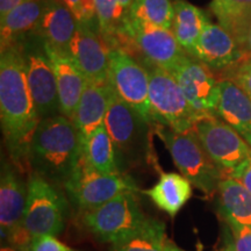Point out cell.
I'll list each match as a JSON object with an SVG mask.
<instances>
[{"label": "cell", "instance_id": "d590c367", "mask_svg": "<svg viewBox=\"0 0 251 251\" xmlns=\"http://www.w3.org/2000/svg\"><path fill=\"white\" fill-rule=\"evenodd\" d=\"M241 64H251V28L249 30V34H248L246 42L242 46V58H241V62L237 65Z\"/></svg>", "mask_w": 251, "mask_h": 251}, {"label": "cell", "instance_id": "74e56055", "mask_svg": "<svg viewBox=\"0 0 251 251\" xmlns=\"http://www.w3.org/2000/svg\"><path fill=\"white\" fill-rule=\"evenodd\" d=\"M133 1L134 0H118L119 6H120L121 11L126 14V17L129 13V9L131 7V5H133Z\"/></svg>", "mask_w": 251, "mask_h": 251}, {"label": "cell", "instance_id": "603a6c76", "mask_svg": "<svg viewBox=\"0 0 251 251\" xmlns=\"http://www.w3.org/2000/svg\"><path fill=\"white\" fill-rule=\"evenodd\" d=\"M209 19L205 12L186 0L174 1V21L171 29L181 48L191 57H193L198 41Z\"/></svg>", "mask_w": 251, "mask_h": 251}, {"label": "cell", "instance_id": "5b68a950", "mask_svg": "<svg viewBox=\"0 0 251 251\" xmlns=\"http://www.w3.org/2000/svg\"><path fill=\"white\" fill-rule=\"evenodd\" d=\"M113 48H120L131 56L142 55L151 67L172 71L188 56L176 39L172 29L126 19Z\"/></svg>", "mask_w": 251, "mask_h": 251}, {"label": "cell", "instance_id": "8fae6325", "mask_svg": "<svg viewBox=\"0 0 251 251\" xmlns=\"http://www.w3.org/2000/svg\"><path fill=\"white\" fill-rule=\"evenodd\" d=\"M34 35L19 46L26 61L27 79L34 105L41 120L61 114L57 81L54 68L47 55L45 42Z\"/></svg>", "mask_w": 251, "mask_h": 251}, {"label": "cell", "instance_id": "7a4b0ae2", "mask_svg": "<svg viewBox=\"0 0 251 251\" xmlns=\"http://www.w3.org/2000/svg\"><path fill=\"white\" fill-rule=\"evenodd\" d=\"M83 155V139L71 119L58 114L37 126L28 152L33 172L64 186Z\"/></svg>", "mask_w": 251, "mask_h": 251}, {"label": "cell", "instance_id": "7c38bea8", "mask_svg": "<svg viewBox=\"0 0 251 251\" xmlns=\"http://www.w3.org/2000/svg\"><path fill=\"white\" fill-rule=\"evenodd\" d=\"M194 130L225 177H230L231 172L251 156L250 144L219 117L200 119L194 125Z\"/></svg>", "mask_w": 251, "mask_h": 251}, {"label": "cell", "instance_id": "277c9868", "mask_svg": "<svg viewBox=\"0 0 251 251\" xmlns=\"http://www.w3.org/2000/svg\"><path fill=\"white\" fill-rule=\"evenodd\" d=\"M103 125L114 143L120 162L135 165L151 157L150 127L153 125L126 103L114 90Z\"/></svg>", "mask_w": 251, "mask_h": 251}, {"label": "cell", "instance_id": "d6986e66", "mask_svg": "<svg viewBox=\"0 0 251 251\" xmlns=\"http://www.w3.org/2000/svg\"><path fill=\"white\" fill-rule=\"evenodd\" d=\"M218 117L251 146V98L233 79L220 80Z\"/></svg>", "mask_w": 251, "mask_h": 251}, {"label": "cell", "instance_id": "30bf717a", "mask_svg": "<svg viewBox=\"0 0 251 251\" xmlns=\"http://www.w3.org/2000/svg\"><path fill=\"white\" fill-rule=\"evenodd\" d=\"M108 83L126 103L155 125L150 114L149 70L120 48L109 49Z\"/></svg>", "mask_w": 251, "mask_h": 251}, {"label": "cell", "instance_id": "f1b7e54d", "mask_svg": "<svg viewBox=\"0 0 251 251\" xmlns=\"http://www.w3.org/2000/svg\"><path fill=\"white\" fill-rule=\"evenodd\" d=\"M96 7L98 30L109 49L114 46L126 20L118 0H93Z\"/></svg>", "mask_w": 251, "mask_h": 251}, {"label": "cell", "instance_id": "7402d4cb", "mask_svg": "<svg viewBox=\"0 0 251 251\" xmlns=\"http://www.w3.org/2000/svg\"><path fill=\"white\" fill-rule=\"evenodd\" d=\"M192 183L183 175L169 172L161 174L157 183L143 191L159 209L176 216L192 197Z\"/></svg>", "mask_w": 251, "mask_h": 251}, {"label": "cell", "instance_id": "4dcf8cb0", "mask_svg": "<svg viewBox=\"0 0 251 251\" xmlns=\"http://www.w3.org/2000/svg\"><path fill=\"white\" fill-rule=\"evenodd\" d=\"M233 79L240 85L251 98V64H241L222 75V79Z\"/></svg>", "mask_w": 251, "mask_h": 251}, {"label": "cell", "instance_id": "8992f818", "mask_svg": "<svg viewBox=\"0 0 251 251\" xmlns=\"http://www.w3.org/2000/svg\"><path fill=\"white\" fill-rule=\"evenodd\" d=\"M149 219L141 211L135 192H125L97 208L85 211L83 221L101 242L115 243L140 230Z\"/></svg>", "mask_w": 251, "mask_h": 251}, {"label": "cell", "instance_id": "cb8c5ba5", "mask_svg": "<svg viewBox=\"0 0 251 251\" xmlns=\"http://www.w3.org/2000/svg\"><path fill=\"white\" fill-rule=\"evenodd\" d=\"M220 214L226 224L251 227V193L233 177H226L219 184Z\"/></svg>", "mask_w": 251, "mask_h": 251}, {"label": "cell", "instance_id": "4316f807", "mask_svg": "<svg viewBox=\"0 0 251 251\" xmlns=\"http://www.w3.org/2000/svg\"><path fill=\"white\" fill-rule=\"evenodd\" d=\"M164 226L156 220H148L140 230L113 243V251H165Z\"/></svg>", "mask_w": 251, "mask_h": 251}, {"label": "cell", "instance_id": "ac0fdd59", "mask_svg": "<svg viewBox=\"0 0 251 251\" xmlns=\"http://www.w3.org/2000/svg\"><path fill=\"white\" fill-rule=\"evenodd\" d=\"M48 0H26L0 20L1 51L19 47L35 35Z\"/></svg>", "mask_w": 251, "mask_h": 251}, {"label": "cell", "instance_id": "3957f363", "mask_svg": "<svg viewBox=\"0 0 251 251\" xmlns=\"http://www.w3.org/2000/svg\"><path fill=\"white\" fill-rule=\"evenodd\" d=\"M155 130L164 142L181 175L206 196H213L219 190L220 181L226 177L206 152L194 128L186 131H176L157 125Z\"/></svg>", "mask_w": 251, "mask_h": 251}, {"label": "cell", "instance_id": "ab89813d", "mask_svg": "<svg viewBox=\"0 0 251 251\" xmlns=\"http://www.w3.org/2000/svg\"><path fill=\"white\" fill-rule=\"evenodd\" d=\"M0 251H18L17 249H14V248L13 247H11V246H2L1 247V250H0Z\"/></svg>", "mask_w": 251, "mask_h": 251}, {"label": "cell", "instance_id": "2e32d148", "mask_svg": "<svg viewBox=\"0 0 251 251\" xmlns=\"http://www.w3.org/2000/svg\"><path fill=\"white\" fill-rule=\"evenodd\" d=\"M28 185L8 163H2L0 178V227L1 241L24 226Z\"/></svg>", "mask_w": 251, "mask_h": 251}, {"label": "cell", "instance_id": "9a60e30c", "mask_svg": "<svg viewBox=\"0 0 251 251\" xmlns=\"http://www.w3.org/2000/svg\"><path fill=\"white\" fill-rule=\"evenodd\" d=\"M193 57L208 69L226 72L241 62L242 47L225 27L209 20L198 41Z\"/></svg>", "mask_w": 251, "mask_h": 251}, {"label": "cell", "instance_id": "ba28073f", "mask_svg": "<svg viewBox=\"0 0 251 251\" xmlns=\"http://www.w3.org/2000/svg\"><path fill=\"white\" fill-rule=\"evenodd\" d=\"M72 202L84 212L103 205L125 192H135L137 186L128 176L103 175L93 169L81 155L76 170L64 185Z\"/></svg>", "mask_w": 251, "mask_h": 251}, {"label": "cell", "instance_id": "6da1fadb", "mask_svg": "<svg viewBox=\"0 0 251 251\" xmlns=\"http://www.w3.org/2000/svg\"><path fill=\"white\" fill-rule=\"evenodd\" d=\"M0 118L7 151L18 166L28 165V152L41 119L27 79V68L20 47L0 56Z\"/></svg>", "mask_w": 251, "mask_h": 251}, {"label": "cell", "instance_id": "e575fe53", "mask_svg": "<svg viewBox=\"0 0 251 251\" xmlns=\"http://www.w3.org/2000/svg\"><path fill=\"white\" fill-rule=\"evenodd\" d=\"M25 1L26 0H0V20Z\"/></svg>", "mask_w": 251, "mask_h": 251}, {"label": "cell", "instance_id": "e0dca14e", "mask_svg": "<svg viewBox=\"0 0 251 251\" xmlns=\"http://www.w3.org/2000/svg\"><path fill=\"white\" fill-rule=\"evenodd\" d=\"M45 49L54 68L57 81L59 112L72 120L86 87L87 79L72 61L68 51L52 48L47 43H45Z\"/></svg>", "mask_w": 251, "mask_h": 251}, {"label": "cell", "instance_id": "52a82bcc", "mask_svg": "<svg viewBox=\"0 0 251 251\" xmlns=\"http://www.w3.org/2000/svg\"><path fill=\"white\" fill-rule=\"evenodd\" d=\"M149 75L150 114L153 124L176 131L193 129L197 117L174 75L157 67L150 68Z\"/></svg>", "mask_w": 251, "mask_h": 251}, {"label": "cell", "instance_id": "5bb4252c", "mask_svg": "<svg viewBox=\"0 0 251 251\" xmlns=\"http://www.w3.org/2000/svg\"><path fill=\"white\" fill-rule=\"evenodd\" d=\"M68 52L87 81L108 84L109 48L99 31L78 24Z\"/></svg>", "mask_w": 251, "mask_h": 251}, {"label": "cell", "instance_id": "9c48e42d", "mask_svg": "<svg viewBox=\"0 0 251 251\" xmlns=\"http://www.w3.org/2000/svg\"><path fill=\"white\" fill-rule=\"evenodd\" d=\"M24 226L33 237L57 236L65 222V202L54 184L35 172L28 179Z\"/></svg>", "mask_w": 251, "mask_h": 251}, {"label": "cell", "instance_id": "4fadbf2b", "mask_svg": "<svg viewBox=\"0 0 251 251\" xmlns=\"http://www.w3.org/2000/svg\"><path fill=\"white\" fill-rule=\"evenodd\" d=\"M170 72L183 90L197 121L203 118L218 117L220 80L206 65L197 58L186 56Z\"/></svg>", "mask_w": 251, "mask_h": 251}, {"label": "cell", "instance_id": "f35d334b", "mask_svg": "<svg viewBox=\"0 0 251 251\" xmlns=\"http://www.w3.org/2000/svg\"><path fill=\"white\" fill-rule=\"evenodd\" d=\"M164 250L165 251H185L183 249H180L179 247H177L174 242H171L170 240H168V237L165 238L164 241Z\"/></svg>", "mask_w": 251, "mask_h": 251}, {"label": "cell", "instance_id": "83f0119b", "mask_svg": "<svg viewBox=\"0 0 251 251\" xmlns=\"http://www.w3.org/2000/svg\"><path fill=\"white\" fill-rule=\"evenodd\" d=\"M126 19L171 29L174 2L171 0H134Z\"/></svg>", "mask_w": 251, "mask_h": 251}, {"label": "cell", "instance_id": "44dd1931", "mask_svg": "<svg viewBox=\"0 0 251 251\" xmlns=\"http://www.w3.org/2000/svg\"><path fill=\"white\" fill-rule=\"evenodd\" d=\"M77 27L76 17L62 0H48L35 35L52 48L68 51Z\"/></svg>", "mask_w": 251, "mask_h": 251}, {"label": "cell", "instance_id": "d4e9b609", "mask_svg": "<svg viewBox=\"0 0 251 251\" xmlns=\"http://www.w3.org/2000/svg\"><path fill=\"white\" fill-rule=\"evenodd\" d=\"M209 8L242 47L251 28V0H213Z\"/></svg>", "mask_w": 251, "mask_h": 251}, {"label": "cell", "instance_id": "484cf974", "mask_svg": "<svg viewBox=\"0 0 251 251\" xmlns=\"http://www.w3.org/2000/svg\"><path fill=\"white\" fill-rule=\"evenodd\" d=\"M83 155L93 169L103 175L121 174L118 164L117 150L105 125L84 141Z\"/></svg>", "mask_w": 251, "mask_h": 251}, {"label": "cell", "instance_id": "836d02e7", "mask_svg": "<svg viewBox=\"0 0 251 251\" xmlns=\"http://www.w3.org/2000/svg\"><path fill=\"white\" fill-rule=\"evenodd\" d=\"M230 177L240 181L244 187L251 193V156L243 164H241L237 169L230 174Z\"/></svg>", "mask_w": 251, "mask_h": 251}, {"label": "cell", "instance_id": "ffe728a7", "mask_svg": "<svg viewBox=\"0 0 251 251\" xmlns=\"http://www.w3.org/2000/svg\"><path fill=\"white\" fill-rule=\"evenodd\" d=\"M112 94L113 89L109 83L96 84L87 81L72 118L83 142L89 139L98 128L103 126Z\"/></svg>", "mask_w": 251, "mask_h": 251}, {"label": "cell", "instance_id": "d6a6232c", "mask_svg": "<svg viewBox=\"0 0 251 251\" xmlns=\"http://www.w3.org/2000/svg\"><path fill=\"white\" fill-rule=\"evenodd\" d=\"M30 251H76L68 247L56 236L52 235H42V236L34 238L33 246Z\"/></svg>", "mask_w": 251, "mask_h": 251}, {"label": "cell", "instance_id": "f546056e", "mask_svg": "<svg viewBox=\"0 0 251 251\" xmlns=\"http://www.w3.org/2000/svg\"><path fill=\"white\" fill-rule=\"evenodd\" d=\"M62 1L74 13L78 24L89 26L94 30L99 31L93 0H62Z\"/></svg>", "mask_w": 251, "mask_h": 251}, {"label": "cell", "instance_id": "1f68e13d", "mask_svg": "<svg viewBox=\"0 0 251 251\" xmlns=\"http://www.w3.org/2000/svg\"><path fill=\"white\" fill-rule=\"evenodd\" d=\"M233 235L235 251H251V227L227 224Z\"/></svg>", "mask_w": 251, "mask_h": 251}, {"label": "cell", "instance_id": "8d00e7d4", "mask_svg": "<svg viewBox=\"0 0 251 251\" xmlns=\"http://www.w3.org/2000/svg\"><path fill=\"white\" fill-rule=\"evenodd\" d=\"M225 241L224 246H222L220 251H235V246H234V240L233 235H231V231H225Z\"/></svg>", "mask_w": 251, "mask_h": 251}]
</instances>
